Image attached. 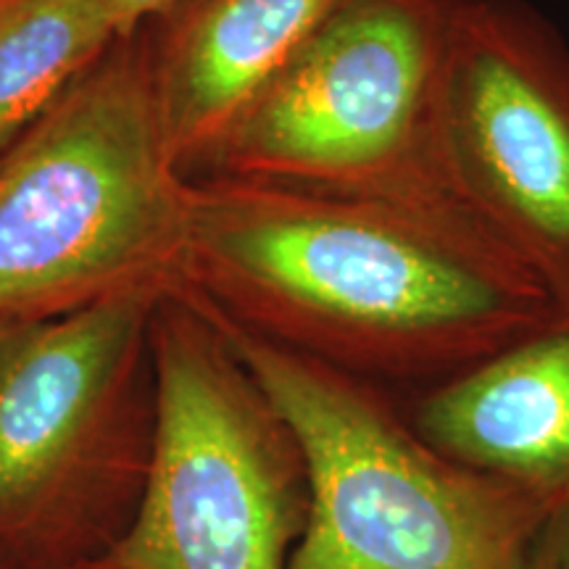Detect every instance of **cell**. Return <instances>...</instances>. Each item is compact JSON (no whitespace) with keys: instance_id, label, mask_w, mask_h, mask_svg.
Listing matches in <instances>:
<instances>
[{"instance_id":"8fae6325","label":"cell","mask_w":569,"mask_h":569,"mask_svg":"<svg viewBox=\"0 0 569 569\" xmlns=\"http://www.w3.org/2000/svg\"><path fill=\"white\" fill-rule=\"evenodd\" d=\"M525 569H569V501L543 519L532 538Z\"/></svg>"},{"instance_id":"5bb4252c","label":"cell","mask_w":569,"mask_h":569,"mask_svg":"<svg viewBox=\"0 0 569 569\" xmlns=\"http://www.w3.org/2000/svg\"><path fill=\"white\" fill-rule=\"evenodd\" d=\"M9 327H11V325H0V338L6 336V330H9Z\"/></svg>"},{"instance_id":"4fadbf2b","label":"cell","mask_w":569,"mask_h":569,"mask_svg":"<svg viewBox=\"0 0 569 569\" xmlns=\"http://www.w3.org/2000/svg\"><path fill=\"white\" fill-rule=\"evenodd\" d=\"M0 569H34L27 565V561H21L13 557V553H9L6 549H0Z\"/></svg>"},{"instance_id":"7a4b0ae2","label":"cell","mask_w":569,"mask_h":569,"mask_svg":"<svg viewBox=\"0 0 569 569\" xmlns=\"http://www.w3.org/2000/svg\"><path fill=\"white\" fill-rule=\"evenodd\" d=\"M188 184L142 32L0 153V325L184 290Z\"/></svg>"},{"instance_id":"5b68a950","label":"cell","mask_w":569,"mask_h":569,"mask_svg":"<svg viewBox=\"0 0 569 569\" xmlns=\"http://www.w3.org/2000/svg\"><path fill=\"white\" fill-rule=\"evenodd\" d=\"M159 432L130 530L88 569H290L311 511L288 419L188 290L153 309Z\"/></svg>"},{"instance_id":"52a82bcc","label":"cell","mask_w":569,"mask_h":569,"mask_svg":"<svg viewBox=\"0 0 569 569\" xmlns=\"http://www.w3.org/2000/svg\"><path fill=\"white\" fill-rule=\"evenodd\" d=\"M448 193L569 293V46L525 0H459L438 88Z\"/></svg>"},{"instance_id":"6da1fadb","label":"cell","mask_w":569,"mask_h":569,"mask_svg":"<svg viewBox=\"0 0 569 569\" xmlns=\"http://www.w3.org/2000/svg\"><path fill=\"white\" fill-rule=\"evenodd\" d=\"M184 290L403 396L486 361L559 301L459 206L227 177L188 184Z\"/></svg>"},{"instance_id":"30bf717a","label":"cell","mask_w":569,"mask_h":569,"mask_svg":"<svg viewBox=\"0 0 569 569\" xmlns=\"http://www.w3.org/2000/svg\"><path fill=\"white\" fill-rule=\"evenodd\" d=\"M119 40L96 0H0V153Z\"/></svg>"},{"instance_id":"7c38bea8","label":"cell","mask_w":569,"mask_h":569,"mask_svg":"<svg viewBox=\"0 0 569 569\" xmlns=\"http://www.w3.org/2000/svg\"><path fill=\"white\" fill-rule=\"evenodd\" d=\"M174 3L177 0H96V6L109 17L113 30L119 32L122 40L140 34L146 30V24L159 19Z\"/></svg>"},{"instance_id":"ba28073f","label":"cell","mask_w":569,"mask_h":569,"mask_svg":"<svg viewBox=\"0 0 569 569\" xmlns=\"http://www.w3.org/2000/svg\"><path fill=\"white\" fill-rule=\"evenodd\" d=\"M427 443L475 472L569 501V293L543 322L451 380L403 396Z\"/></svg>"},{"instance_id":"9c48e42d","label":"cell","mask_w":569,"mask_h":569,"mask_svg":"<svg viewBox=\"0 0 569 569\" xmlns=\"http://www.w3.org/2000/svg\"><path fill=\"white\" fill-rule=\"evenodd\" d=\"M343 0H177L146 40L169 151L198 177L240 117Z\"/></svg>"},{"instance_id":"3957f363","label":"cell","mask_w":569,"mask_h":569,"mask_svg":"<svg viewBox=\"0 0 569 569\" xmlns=\"http://www.w3.org/2000/svg\"><path fill=\"white\" fill-rule=\"evenodd\" d=\"M209 315L306 457L311 511L290 569H525L549 503L427 443L398 390Z\"/></svg>"},{"instance_id":"277c9868","label":"cell","mask_w":569,"mask_h":569,"mask_svg":"<svg viewBox=\"0 0 569 569\" xmlns=\"http://www.w3.org/2000/svg\"><path fill=\"white\" fill-rule=\"evenodd\" d=\"M161 298H117L0 338V549L34 569H88L138 515L159 432Z\"/></svg>"},{"instance_id":"8992f818","label":"cell","mask_w":569,"mask_h":569,"mask_svg":"<svg viewBox=\"0 0 569 569\" xmlns=\"http://www.w3.org/2000/svg\"><path fill=\"white\" fill-rule=\"evenodd\" d=\"M457 6L343 0L198 177L459 206L438 156L440 69Z\"/></svg>"}]
</instances>
